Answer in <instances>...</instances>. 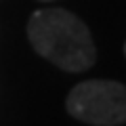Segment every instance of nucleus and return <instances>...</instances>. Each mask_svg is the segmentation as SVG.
Here are the masks:
<instances>
[{"instance_id": "f257e3e1", "label": "nucleus", "mask_w": 126, "mask_h": 126, "mask_svg": "<svg viewBox=\"0 0 126 126\" xmlns=\"http://www.w3.org/2000/svg\"><path fill=\"white\" fill-rule=\"evenodd\" d=\"M27 38L38 55L63 72H86L97 59L86 23L65 9H40L27 21Z\"/></svg>"}, {"instance_id": "20e7f679", "label": "nucleus", "mask_w": 126, "mask_h": 126, "mask_svg": "<svg viewBox=\"0 0 126 126\" xmlns=\"http://www.w3.org/2000/svg\"><path fill=\"white\" fill-rule=\"evenodd\" d=\"M124 55H126V44H124Z\"/></svg>"}, {"instance_id": "f03ea898", "label": "nucleus", "mask_w": 126, "mask_h": 126, "mask_svg": "<svg viewBox=\"0 0 126 126\" xmlns=\"http://www.w3.org/2000/svg\"><path fill=\"white\" fill-rule=\"evenodd\" d=\"M69 116L93 126L126 124V86L113 80H84L65 101Z\"/></svg>"}, {"instance_id": "7ed1b4c3", "label": "nucleus", "mask_w": 126, "mask_h": 126, "mask_svg": "<svg viewBox=\"0 0 126 126\" xmlns=\"http://www.w3.org/2000/svg\"><path fill=\"white\" fill-rule=\"evenodd\" d=\"M40 2H50V0H40Z\"/></svg>"}]
</instances>
